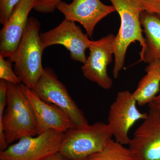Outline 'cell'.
<instances>
[{"instance_id":"obj_9","label":"cell","mask_w":160,"mask_h":160,"mask_svg":"<svg viewBox=\"0 0 160 160\" xmlns=\"http://www.w3.org/2000/svg\"><path fill=\"white\" fill-rule=\"evenodd\" d=\"M40 39L45 49L53 45H62L69 51L72 59L83 64L87 60L86 50L92 42L75 22L66 19L55 28L41 33Z\"/></svg>"},{"instance_id":"obj_18","label":"cell","mask_w":160,"mask_h":160,"mask_svg":"<svg viewBox=\"0 0 160 160\" xmlns=\"http://www.w3.org/2000/svg\"><path fill=\"white\" fill-rule=\"evenodd\" d=\"M21 0H0V23L5 25L12 12Z\"/></svg>"},{"instance_id":"obj_13","label":"cell","mask_w":160,"mask_h":160,"mask_svg":"<svg viewBox=\"0 0 160 160\" xmlns=\"http://www.w3.org/2000/svg\"><path fill=\"white\" fill-rule=\"evenodd\" d=\"M38 0H21L0 31V55L11 58L19 44L26 29L29 15Z\"/></svg>"},{"instance_id":"obj_7","label":"cell","mask_w":160,"mask_h":160,"mask_svg":"<svg viewBox=\"0 0 160 160\" xmlns=\"http://www.w3.org/2000/svg\"><path fill=\"white\" fill-rule=\"evenodd\" d=\"M132 92L128 90L119 92L109 107L108 124L112 137L122 145L129 144V130L138 121L144 120L148 113L141 112Z\"/></svg>"},{"instance_id":"obj_5","label":"cell","mask_w":160,"mask_h":160,"mask_svg":"<svg viewBox=\"0 0 160 160\" xmlns=\"http://www.w3.org/2000/svg\"><path fill=\"white\" fill-rule=\"evenodd\" d=\"M64 133L49 130L24 137L0 151V160H44L59 152Z\"/></svg>"},{"instance_id":"obj_21","label":"cell","mask_w":160,"mask_h":160,"mask_svg":"<svg viewBox=\"0 0 160 160\" xmlns=\"http://www.w3.org/2000/svg\"><path fill=\"white\" fill-rule=\"evenodd\" d=\"M148 106L149 109H154L160 113V92Z\"/></svg>"},{"instance_id":"obj_3","label":"cell","mask_w":160,"mask_h":160,"mask_svg":"<svg viewBox=\"0 0 160 160\" xmlns=\"http://www.w3.org/2000/svg\"><path fill=\"white\" fill-rule=\"evenodd\" d=\"M117 12L121 25L116 35V46L114 54V63L112 75L118 78L124 68L127 49L132 43H139L142 47L140 57L146 48L143 30L140 21L142 12V0H109Z\"/></svg>"},{"instance_id":"obj_12","label":"cell","mask_w":160,"mask_h":160,"mask_svg":"<svg viewBox=\"0 0 160 160\" xmlns=\"http://www.w3.org/2000/svg\"><path fill=\"white\" fill-rule=\"evenodd\" d=\"M24 87L34 114L38 135L49 130L65 133L76 127L70 118L62 109L42 99L32 89Z\"/></svg>"},{"instance_id":"obj_2","label":"cell","mask_w":160,"mask_h":160,"mask_svg":"<svg viewBox=\"0 0 160 160\" xmlns=\"http://www.w3.org/2000/svg\"><path fill=\"white\" fill-rule=\"evenodd\" d=\"M41 25L29 18L26 29L14 54L8 59L14 63L15 72L28 89H32L44 71L42 57L45 50L40 39Z\"/></svg>"},{"instance_id":"obj_10","label":"cell","mask_w":160,"mask_h":160,"mask_svg":"<svg viewBox=\"0 0 160 160\" xmlns=\"http://www.w3.org/2000/svg\"><path fill=\"white\" fill-rule=\"evenodd\" d=\"M128 146L133 160H160V113L149 109Z\"/></svg>"},{"instance_id":"obj_16","label":"cell","mask_w":160,"mask_h":160,"mask_svg":"<svg viewBox=\"0 0 160 160\" xmlns=\"http://www.w3.org/2000/svg\"><path fill=\"white\" fill-rule=\"evenodd\" d=\"M86 160H133L131 152L124 145L110 139L100 151Z\"/></svg>"},{"instance_id":"obj_19","label":"cell","mask_w":160,"mask_h":160,"mask_svg":"<svg viewBox=\"0 0 160 160\" xmlns=\"http://www.w3.org/2000/svg\"><path fill=\"white\" fill-rule=\"evenodd\" d=\"M62 0H38L34 9L41 13H48L53 12L58 5Z\"/></svg>"},{"instance_id":"obj_20","label":"cell","mask_w":160,"mask_h":160,"mask_svg":"<svg viewBox=\"0 0 160 160\" xmlns=\"http://www.w3.org/2000/svg\"><path fill=\"white\" fill-rule=\"evenodd\" d=\"M143 11L160 17V0H142Z\"/></svg>"},{"instance_id":"obj_17","label":"cell","mask_w":160,"mask_h":160,"mask_svg":"<svg viewBox=\"0 0 160 160\" xmlns=\"http://www.w3.org/2000/svg\"><path fill=\"white\" fill-rule=\"evenodd\" d=\"M0 55V80L15 85L22 84V81L12 69V62Z\"/></svg>"},{"instance_id":"obj_1","label":"cell","mask_w":160,"mask_h":160,"mask_svg":"<svg viewBox=\"0 0 160 160\" xmlns=\"http://www.w3.org/2000/svg\"><path fill=\"white\" fill-rule=\"evenodd\" d=\"M37 135L36 122L24 85L8 83L6 109L0 124V151L24 137Z\"/></svg>"},{"instance_id":"obj_8","label":"cell","mask_w":160,"mask_h":160,"mask_svg":"<svg viewBox=\"0 0 160 160\" xmlns=\"http://www.w3.org/2000/svg\"><path fill=\"white\" fill-rule=\"evenodd\" d=\"M116 46V36L112 33L97 41H92L89 54L82 67L83 75L104 89L112 87L113 82L107 72Z\"/></svg>"},{"instance_id":"obj_15","label":"cell","mask_w":160,"mask_h":160,"mask_svg":"<svg viewBox=\"0 0 160 160\" xmlns=\"http://www.w3.org/2000/svg\"><path fill=\"white\" fill-rule=\"evenodd\" d=\"M146 74L132 92L139 106L149 104L160 91V59L148 63L146 69Z\"/></svg>"},{"instance_id":"obj_4","label":"cell","mask_w":160,"mask_h":160,"mask_svg":"<svg viewBox=\"0 0 160 160\" xmlns=\"http://www.w3.org/2000/svg\"><path fill=\"white\" fill-rule=\"evenodd\" d=\"M112 137L108 124L102 122L74 127L64 133L59 152L70 160H86L102 150Z\"/></svg>"},{"instance_id":"obj_14","label":"cell","mask_w":160,"mask_h":160,"mask_svg":"<svg viewBox=\"0 0 160 160\" xmlns=\"http://www.w3.org/2000/svg\"><path fill=\"white\" fill-rule=\"evenodd\" d=\"M140 21L145 33L146 48L138 62L160 59V17L142 11Z\"/></svg>"},{"instance_id":"obj_22","label":"cell","mask_w":160,"mask_h":160,"mask_svg":"<svg viewBox=\"0 0 160 160\" xmlns=\"http://www.w3.org/2000/svg\"><path fill=\"white\" fill-rule=\"evenodd\" d=\"M44 160H70L64 157L59 152L50 156Z\"/></svg>"},{"instance_id":"obj_6","label":"cell","mask_w":160,"mask_h":160,"mask_svg":"<svg viewBox=\"0 0 160 160\" xmlns=\"http://www.w3.org/2000/svg\"><path fill=\"white\" fill-rule=\"evenodd\" d=\"M42 99L55 105L68 115L76 127L89 125L84 112L70 96L66 86L51 68H44L32 89Z\"/></svg>"},{"instance_id":"obj_11","label":"cell","mask_w":160,"mask_h":160,"mask_svg":"<svg viewBox=\"0 0 160 160\" xmlns=\"http://www.w3.org/2000/svg\"><path fill=\"white\" fill-rule=\"evenodd\" d=\"M57 9L65 19L79 23L90 38L98 23L116 11L114 6L105 5L100 0H72L70 3L62 1Z\"/></svg>"}]
</instances>
